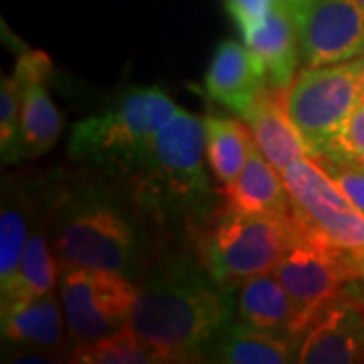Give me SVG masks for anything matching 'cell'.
<instances>
[{
	"label": "cell",
	"mask_w": 364,
	"mask_h": 364,
	"mask_svg": "<svg viewBox=\"0 0 364 364\" xmlns=\"http://www.w3.org/2000/svg\"><path fill=\"white\" fill-rule=\"evenodd\" d=\"M358 59V75H360V91H363V100H364V53Z\"/></svg>",
	"instance_id": "cell-29"
},
{
	"label": "cell",
	"mask_w": 364,
	"mask_h": 364,
	"mask_svg": "<svg viewBox=\"0 0 364 364\" xmlns=\"http://www.w3.org/2000/svg\"><path fill=\"white\" fill-rule=\"evenodd\" d=\"M265 87V73L247 45L237 41H223L217 45L205 75L208 100L243 117Z\"/></svg>",
	"instance_id": "cell-14"
},
{
	"label": "cell",
	"mask_w": 364,
	"mask_h": 364,
	"mask_svg": "<svg viewBox=\"0 0 364 364\" xmlns=\"http://www.w3.org/2000/svg\"><path fill=\"white\" fill-rule=\"evenodd\" d=\"M59 298L69 338L79 346L128 326L138 284L116 272L59 265Z\"/></svg>",
	"instance_id": "cell-8"
},
{
	"label": "cell",
	"mask_w": 364,
	"mask_h": 364,
	"mask_svg": "<svg viewBox=\"0 0 364 364\" xmlns=\"http://www.w3.org/2000/svg\"><path fill=\"white\" fill-rule=\"evenodd\" d=\"M282 178L301 229L338 247L364 249V215L312 156L294 160Z\"/></svg>",
	"instance_id": "cell-9"
},
{
	"label": "cell",
	"mask_w": 364,
	"mask_h": 364,
	"mask_svg": "<svg viewBox=\"0 0 364 364\" xmlns=\"http://www.w3.org/2000/svg\"><path fill=\"white\" fill-rule=\"evenodd\" d=\"M354 251L308 233L299 225L298 237L273 269L291 299V334L298 340L328 301L350 282L360 279Z\"/></svg>",
	"instance_id": "cell-7"
},
{
	"label": "cell",
	"mask_w": 364,
	"mask_h": 364,
	"mask_svg": "<svg viewBox=\"0 0 364 364\" xmlns=\"http://www.w3.org/2000/svg\"><path fill=\"white\" fill-rule=\"evenodd\" d=\"M181 107L158 85L130 87L105 109L71 126L67 154L102 178H132L142 168L158 132Z\"/></svg>",
	"instance_id": "cell-4"
},
{
	"label": "cell",
	"mask_w": 364,
	"mask_h": 364,
	"mask_svg": "<svg viewBox=\"0 0 364 364\" xmlns=\"http://www.w3.org/2000/svg\"><path fill=\"white\" fill-rule=\"evenodd\" d=\"M21 85V142L18 162L49 154L63 130V119L53 104L49 79L53 61L37 49H23L13 69Z\"/></svg>",
	"instance_id": "cell-12"
},
{
	"label": "cell",
	"mask_w": 364,
	"mask_h": 364,
	"mask_svg": "<svg viewBox=\"0 0 364 364\" xmlns=\"http://www.w3.org/2000/svg\"><path fill=\"white\" fill-rule=\"evenodd\" d=\"M354 2H356V4H358L360 9H363V13H364V0H354Z\"/></svg>",
	"instance_id": "cell-30"
},
{
	"label": "cell",
	"mask_w": 364,
	"mask_h": 364,
	"mask_svg": "<svg viewBox=\"0 0 364 364\" xmlns=\"http://www.w3.org/2000/svg\"><path fill=\"white\" fill-rule=\"evenodd\" d=\"M299 233L291 215H249L223 208L198 237V259L207 272L231 289L249 277L273 272Z\"/></svg>",
	"instance_id": "cell-5"
},
{
	"label": "cell",
	"mask_w": 364,
	"mask_h": 364,
	"mask_svg": "<svg viewBox=\"0 0 364 364\" xmlns=\"http://www.w3.org/2000/svg\"><path fill=\"white\" fill-rule=\"evenodd\" d=\"M225 208L249 215H291V200L282 174L263 156L259 148L251 146L247 162L231 184L221 186Z\"/></svg>",
	"instance_id": "cell-19"
},
{
	"label": "cell",
	"mask_w": 364,
	"mask_h": 364,
	"mask_svg": "<svg viewBox=\"0 0 364 364\" xmlns=\"http://www.w3.org/2000/svg\"><path fill=\"white\" fill-rule=\"evenodd\" d=\"M304 67L344 63L364 53V13L354 0H287Z\"/></svg>",
	"instance_id": "cell-10"
},
{
	"label": "cell",
	"mask_w": 364,
	"mask_h": 364,
	"mask_svg": "<svg viewBox=\"0 0 364 364\" xmlns=\"http://www.w3.org/2000/svg\"><path fill=\"white\" fill-rule=\"evenodd\" d=\"M272 90L286 91L298 75L299 47L287 0H275L257 31L245 39Z\"/></svg>",
	"instance_id": "cell-18"
},
{
	"label": "cell",
	"mask_w": 364,
	"mask_h": 364,
	"mask_svg": "<svg viewBox=\"0 0 364 364\" xmlns=\"http://www.w3.org/2000/svg\"><path fill=\"white\" fill-rule=\"evenodd\" d=\"M55 181H57V176L51 181L47 198L41 207L37 219L33 223L18 272L9 286L0 289V306L2 308L23 304L28 299L43 298V296H49L55 291V284L59 279V261L55 257L51 235H49V215H51Z\"/></svg>",
	"instance_id": "cell-15"
},
{
	"label": "cell",
	"mask_w": 364,
	"mask_h": 364,
	"mask_svg": "<svg viewBox=\"0 0 364 364\" xmlns=\"http://www.w3.org/2000/svg\"><path fill=\"white\" fill-rule=\"evenodd\" d=\"M207 162L213 176L221 186H227L241 174L247 162L253 138L247 124L237 117H225L207 114Z\"/></svg>",
	"instance_id": "cell-22"
},
{
	"label": "cell",
	"mask_w": 364,
	"mask_h": 364,
	"mask_svg": "<svg viewBox=\"0 0 364 364\" xmlns=\"http://www.w3.org/2000/svg\"><path fill=\"white\" fill-rule=\"evenodd\" d=\"M21 142V85L18 79L2 75L0 83V154L4 164L18 162Z\"/></svg>",
	"instance_id": "cell-24"
},
{
	"label": "cell",
	"mask_w": 364,
	"mask_h": 364,
	"mask_svg": "<svg viewBox=\"0 0 364 364\" xmlns=\"http://www.w3.org/2000/svg\"><path fill=\"white\" fill-rule=\"evenodd\" d=\"M247 124L255 146L279 174L301 156H310L284 105V91L269 85L261 91L241 117Z\"/></svg>",
	"instance_id": "cell-17"
},
{
	"label": "cell",
	"mask_w": 364,
	"mask_h": 364,
	"mask_svg": "<svg viewBox=\"0 0 364 364\" xmlns=\"http://www.w3.org/2000/svg\"><path fill=\"white\" fill-rule=\"evenodd\" d=\"M326 174L336 182L340 191L350 198V203L364 215V168L352 162L330 156H312Z\"/></svg>",
	"instance_id": "cell-26"
},
{
	"label": "cell",
	"mask_w": 364,
	"mask_h": 364,
	"mask_svg": "<svg viewBox=\"0 0 364 364\" xmlns=\"http://www.w3.org/2000/svg\"><path fill=\"white\" fill-rule=\"evenodd\" d=\"M53 178L6 176L0 205V289L14 279L33 223L47 198Z\"/></svg>",
	"instance_id": "cell-13"
},
{
	"label": "cell",
	"mask_w": 364,
	"mask_h": 364,
	"mask_svg": "<svg viewBox=\"0 0 364 364\" xmlns=\"http://www.w3.org/2000/svg\"><path fill=\"white\" fill-rule=\"evenodd\" d=\"M363 102L358 59L334 65L304 67L284 91V105L310 156H324Z\"/></svg>",
	"instance_id": "cell-6"
},
{
	"label": "cell",
	"mask_w": 364,
	"mask_h": 364,
	"mask_svg": "<svg viewBox=\"0 0 364 364\" xmlns=\"http://www.w3.org/2000/svg\"><path fill=\"white\" fill-rule=\"evenodd\" d=\"M146 223L124 182L55 181L49 235L59 265L116 272L138 284L152 263Z\"/></svg>",
	"instance_id": "cell-2"
},
{
	"label": "cell",
	"mask_w": 364,
	"mask_h": 364,
	"mask_svg": "<svg viewBox=\"0 0 364 364\" xmlns=\"http://www.w3.org/2000/svg\"><path fill=\"white\" fill-rule=\"evenodd\" d=\"M296 363H364V284L354 279L314 318L299 336Z\"/></svg>",
	"instance_id": "cell-11"
},
{
	"label": "cell",
	"mask_w": 364,
	"mask_h": 364,
	"mask_svg": "<svg viewBox=\"0 0 364 364\" xmlns=\"http://www.w3.org/2000/svg\"><path fill=\"white\" fill-rule=\"evenodd\" d=\"M235 308L231 289L200 259L168 257L150 263L138 282L128 326L164 363H207L217 340L233 324Z\"/></svg>",
	"instance_id": "cell-1"
},
{
	"label": "cell",
	"mask_w": 364,
	"mask_h": 364,
	"mask_svg": "<svg viewBox=\"0 0 364 364\" xmlns=\"http://www.w3.org/2000/svg\"><path fill=\"white\" fill-rule=\"evenodd\" d=\"M205 119L178 109L158 132L152 150L132 178L124 181L148 223L170 225L213 219Z\"/></svg>",
	"instance_id": "cell-3"
},
{
	"label": "cell",
	"mask_w": 364,
	"mask_h": 364,
	"mask_svg": "<svg viewBox=\"0 0 364 364\" xmlns=\"http://www.w3.org/2000/svg\"><path fill=\"white\" fill-rule=\"evenodd\" d=\"M324 156L352 162L364 168V100L354 107Z\"/></svg>",
	"instance_id": "cell-25"
},
{
	"label": "cell",
	"mask_w": 364,
	"mask_h": 364,
	"mask_svg": "<svg viewBox=\"0 0 364 364\" xmlns=\"http://www.w3.org/2000/svg\"><path fill=\"white\" fill-rule=\"evenodd\" d=\"M354 261H356V267H358L360 282L364 284V249H356V251H354Z\"/></svg>",
	"instance_id": "cell-28"
},
{
	"label": "cell",
	"mask_w": 364,
	"mask_h": 364,
	"mask_svg": "<svg viewBox=\"0 0 364 364\" xmlns=\"http://www.w3.org/2000/svg\"><path fill=\"white\" fill-rule=\"evenodd\" d=\"M2 314V338L16 348L43 350L61 356L67 350L65 312L55 291L49 296L6 306Z\"/></svg>",
	"instance_id": "cell-16"
},
{
	"label": "cell",
	"mask_w": 364,
	"mask_h": 364,
	"mask_svg": "<svg viewBox=\"0 0 364 364\" xmlns=\"http://www.w3.org/2000/svg\"><path fill=\"white\" fill-rule=\"evenodd\" d=\"M225 4H227V13L231 14L233 23L245 41L253 31L259 28L265 16L273 9L275 0H225Z\"/></svg>",
	"instance_id": "cell-27"
},
{
	"label": "cell",
	"mask_w": 364,
	"mask_h": 364,
	"mask_svg": "<svg viewBox=\"0 0 364 364\" xmlns=\"http://www.w3.org/2000/svg\"><path fill=\"white\" fill-rule=\"evenodd\" d=\"M291 299L273 272L249 277L239 286L237 322L255 330L291 334Z\"/></svg>",
	"instance_id": "cell-21"
},
{
	"label": "cell",
	"mask_w": 364,
	"mask_h": 364,
	"mask_svg": "<svg viewBox=\"0 0 364 364\" xmlns=\"http://www.w3.org/2000/svg\"><path fill=\"white\" fill-rule=\"evenodd\" d=\"M299 340L287 332L255 330L241 322L231 324L217 340L207 363L287 364L298 356Z\"/></svg>",
	"instance_id": "cell-20"
},
{
	"label": "cell",
	"mask_w": 364,
	"mask_h": 364,
	"mask_svg": "<svg viewBox=\"0 0 364 364\" xmlns=\"http://www.w3.org/2000/svg\"><path fill=\"white\" fill-rule=\"evenodd\" d=\"M69 360L77 364H164L162 356L130 326L90 344L73 346Z\"/></svg>",
	"instance_id": "cell-23"
}]
</instances>
